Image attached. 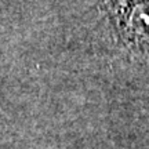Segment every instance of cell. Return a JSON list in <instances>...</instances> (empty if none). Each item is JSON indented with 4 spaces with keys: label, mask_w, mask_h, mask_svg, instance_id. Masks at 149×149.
Here are the masks:
<instances>
[{
    "label": "cell",
    "mask_w": 149,
    "mask_h": 149,
    "mask_svg": "<svg viewBox=\"0 0 149 149\" xmlns=\"http://www.w3.org/2000/svg\"><path fill=\"white\" fill-rule=\"evenodd\" d=\"M123 46L149 57V0H102Z\"/></svg>",
    "instance_id": "obj_1"
}]
</instances>
